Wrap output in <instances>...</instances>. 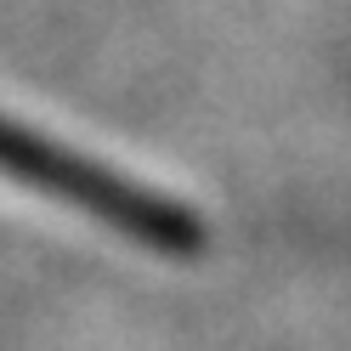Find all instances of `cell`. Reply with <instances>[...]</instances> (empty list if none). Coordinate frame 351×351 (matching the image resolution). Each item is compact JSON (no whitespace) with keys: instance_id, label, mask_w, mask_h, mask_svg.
<instances>
[{"instance_id":"obj_1","label":"cell","mask_w":351,"mask_h":351,"mask_svg":"<svg viewBox=\"0 0 351 351\" xmlns=\"http://www.w3.org/2000/svg\"><path fill=\"white\" fill-rule=\"evenodd\" d=\"M0 176L69 215L114 227L125 244H142V250H187L193 244L187 204L159 193V182H147V176L125 170V165H108L97 153L74 147L69 136H57L46 125H29V119L6 114V108H0Z\"/></svg>"}]
</instances>
